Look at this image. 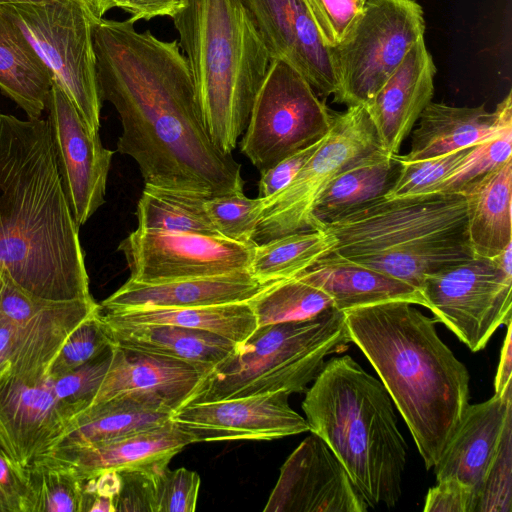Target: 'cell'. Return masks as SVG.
Returning a JSON list of instances; mask_svg holds the SVG:
<instances>
[{
	"label": "cell",
	"mask_w": 512,
	"mask_h": 512,
	"mask_svg": "<svg viewBox=\"0 0 512 512\" xmlns=\"http://www.w3.org/2000/svg\"><path fill=\"white\" fill-rule=\"evenodd\" d=\"M134 24L93 22L99 95L122 126L117 151L134 159L145 184L209 197L243 192L241 165L212 141L178 41Z\"/></svg>",
	"instance_id": "6da1fadb"
},
{
	"label": "cell",
	"mask_w": 512,
	"mask_h": 512,
	"mask_svg": "<svg viewBox=\"0 0 512 512\" xmlns=\"http://www.w3.org/2000/svg\"><path fill=\"white\" fill-rule=\"evenodd\" d=\"M0 267L30 294L93 299L47 121L0 113Z\"/></svg>",
	"instance_id": "7a4b0ae2"
},
{
	"label": "cell",
	"mask_w": 512,
	"mask_h": 512,
	"mask_svg": "<svg viewBox=\"0 0 512 512\" xmlns=\"http://www.w3.org/2000/svg\"><path fill=\"white\" fill-rule=\"evenodd\" d=\"M350 340L373 366L404 419L427 469L433 468L469 404L470 376L407 301L343 311Z\"/></svg>",
	"instance_id": "3957f363"
},
{
	"label": "cell",
	"mask_w": 512,
	"mask_h": 512,
	"mask_svg": "<svg viewBox=\"0 0 512 512\" xmlns=\"http://www.w3.org/2000/svg\"><path fill=\"white\" fill-rule=\"evenodd\" d=\"M302 409L309 432L332 450L368 507L394 506L402 495L407 446L380 379L349 355L332 358L306 390Z\"/></svg>",
	"instance_id": "277c9868"
},
{
	"label": "cell",
	"mask_w": 512,
	"mask_h": 512,
	"mask_svg": "<svg viewBox=\"0 0 512 512\" xmlns=\"http://www.w3.org/2000/svg\"><path fill=\"white\" fill-rule=\"evenodd\" d=\"M319 228L334 237L332 253L419 290L427 275L475 256L459 192L382 196Z\"/></svg>",
	"instance_id": "5b68a950"
},
{
	"label": "cell",
	"mask_w": 512,
	"mask_h": 512,
	"mask_svg": "<svg viewBox=\"0 0 512 512\" xmlns=\"http://www.w3.org/2000/svg\"><path fill=\"white\" fill-rule=\"evenodd\" d=\"M172 19L209 135L232 154L267 74L269 53L245 0H185Z\"/></svg>",
	"instance_id": "8992f818"
},
{
	"label": "cell",
	"mask_w": 512,
	"mask_h": 512,
	"mask_svg": "<svg viewBox=\"0 0 512 512\" xmlns=\"http://www.w3.org/2000/svg\"><path fill=\"white\" fill-rule=\"evenodd\" d=\"M349 342L345 314L334 308L305 320L258 326L202 378L188 403L306 392L325 358Z\"/></svg>",
	"instance_id": "52a82bcc"
},
{
	"label": "cell",
	"mask_w": 512,
	"mask_h": 512,
	"mask_svg": "<svg viewBox=\"0 0 512 512\" xmlns=\"http://www.w3.org/2000/svg\"><path fill=\"white\" fill-rule=\"evenodd\" d=\"M90 134L100 129L93 22L85 0L6 5Z\"/></svg>",
	"instance_id": "ba28073f"
},
{
	"label": "cell",
	"mask_w": 512,
	"mask_h": 512,
	"mask_svg": "<svg viewBox=\"0 0 512 512\" xmlns=\"http://www.w3.org/2000/svg\"><path fill=\"white\" fill-rule=\"evenodd\" d=\"M424 32L415 0H366L346 37L330 48L339 85L333 101L347 107L368 102Z\"/></svg>",
	"instance_id": "9c48e42d"
},
{
	"label": "cell",
	"mask_w": 512,
	"mask_h": 512,
	"mask_svg": "<svg viewBox=\"0 0 512 512\" xmlns=\"http://www.w3.org/2000/svg\"><path fill=\"white\" fill-rule=\"evenodd\" d=\"M378 149L382 147L364 104L333 113L331 127L317 150L285 188L264 199L253 242L259 245L316 229L313 210L332 180Z\"/></svg>",
	"instance_id": "30bf717a"
},
{
	"label": "cell",
	"mask_w": 512,
	"mask_h": 512,
	"mask_svg": "<svg viewBox=\"0 0 512 512\" xmlns=\"http://www.w3.org/2000/svg\"><path fill=\"white\" fill-rule=\"evenodd\" d=\"M332 116L294 66L273 59L254 100L241 152L262 173L324 137Z\"/></svg>",
	"instance_id": "8fae6325"
},
{
	"label": "cell",
	"mask_w": 512,
	"mask_h": 512,
	"mask_svg": "<svg viewBox=\"0 0 512 512\" xmlns=\"http://www.w3.org/2000/svg\"><path fill=\"white\" fill-rule=\"evenodd\" d=\"M511 290L512 275L478 256L427 275L420 287L424 307L472 352L512 322Z\"/></svg>",
	"instance_id": "7c38bea8"
},
{
	"label": "cell",
	"mask_w": 512,
	"mask_h": 512,
	"mask_svg": "<svg viewBox=\"0 0 512 512\" xmlns=\"http://www.w3.org/2000/svg\"><path fill=\"white\" fill-rule=\"evenodd\" d=\"M255 246L218 235L137 227L118 250L130 280L157 283L249 269Z\"/></svg>",
	"instance_id": "4fadbf2b"
},
{
	"label": "cell",
	"mask_w": 512,
	"mask_h": 512,
	"mask_svg": "<svg viewBox=\"0 0 512 512\" xmlns=\"http://www.w3.org/2000/svg\"><path fill=\"white\" fill-rule=\"evenodd\" d=\"M45 111L62 189L80 227L105 202L115 151L103 146L99 133H89L73 103L55 83Z\"/></svg>",
	"instance_id": "5bb4252c"
},
{
	"label": "cell",
	"mask_w": 512,
	"mask_h": 512,
	"mask_svg": "<svg viewBox=\"0 0 512 512\" xmlns=\"http://www.w3.org/2000/svg\"><path fill=\"white\" fill-rule=\"evenodd\" d=\"M284 391L188 403L171 419L196 442L267 441L309 432Z\"/></svg>",
	"instance_id": "9a60e30c"
},
{
	"label": "cell",
	"mask_w": 512,
	"mask_h": 512,
	"mask_svg": "<svg viewBox=\"0 0 512 512\" xmlns=\"http://www.w3.org/2000/svg\"><path fill=\"white\" fill-rule=\"evenodd\" d=\"M75 417L48 376L0 381V454L27 469L55 448Z\"/></svg>",
	"instance_id": "2e32d148"
},
{
	"label": "cell",
	"mask_w": 512,
	"mask_h": 512,
	"mask_svg": "<svg viewBox=\"0 0 512 512\" xmlns=\"http://www.w3.org/2000/svg\"><path fill=\"white\" fill-rule=\"evenodd\" d=\"M368 505L344 466L316 434L290 454L265 512H365Z\"/></svg>",
	"instance_id": "e0dca14e"
},
{
	"label": "cell",
	"mask_w": 512,
	"mask_h": 512,
	"mask_svg": "<svg viewBox=\"0 0 512 512\" xmlns=\"http://www.w3.org/2000/svg\"><path fill=\"white\" fill-rule=\"evenodd\" d=\"M270 59L294 66L323 97L338 92L330 48L306 0H245Z\"/></svg>",
	"instance_id": "ac0fdd59"
},
{
	"label": "cell",
	"mask_w": 512,
	"mask_h": 512,
	"mask_svg": "<svg viewBox=\"0 0 512 512\" xmlns=\"http://www.w3.org/2000/svg\"><path fill=\"white\" fill-rule=\"evenodd\" d=\"M202 378L183 362L114 345L110 367L92 405L130 398L173 414L188 403Z\"/></svg>",
	"instance_id": "d6986e66"
},
{
	"label": "cell",
	"mask_w": 512,
	"mask_h": 512,
	"mask_svg": "<svg viewBox=\"0 0 512 512\" xmlns=\"http://www.w3.org/2000/svg\"><path fill=\"white\" fill-rule=\"evenodd\" d=\"M435 74L432 55L421 37L383 86L364 104L386 153L398 154L402 142L432 101Z\"/></svg>",
	"instance_id": "ffe728a7"
},
{
	"label": "cell",
	"mask_w": 512,
	"mask_h": 512,
	"mask_svg": "<svg viewBox=\"0 0 512 512\" xmlns=\"http://www.w3.org/2000/svg\"><path fill=\"white\" fill-rule=\"evenodd\" d=\"M512 129L511 91L493 112L485 105L457 107L430 102L413 130L411 149L405 155L396 154L401 162H414L450 153L493 139Z\"/></svg>",
	"instance_id": "44dd1931"
},
{
	"label": "cell",
	"mask_w": 512,
	"mask_h": 512,
	"mask_svg": "<svg viewBox=\"0 0 512 512\" xmlns=\"http://www.w3.org/2000/svg\"><path fill=\"white\" fill-rule=\"evenodd\" d=\"M512 416V395L466 407L440 458L433 466L436 480H456L479 490L496 454L505 423ZM478 503V502H477Z\"/></svg>",
	"instance_id": "7402d4cb"
},
{
	"label": "cell",
	"mask_w": 512,
	"mask_h": 512,
	"mask_svg": "<svg viewBox=\"0 0 512 512\" xmlns=\"http://www.w3.org/2000/svg\"><path fill=\"white\" fill-rule=\"evenodd\" d=\"M268 285L270 284L257 280L249 269L157 283H141L128 279L99 306L101 311H118L144 307L179 308L247 302Z\"/></svg>",
	"instance_id": "603a6c76"
},
{
	"label": "cell",
	"mask_w": 512,
	"mask_h": 512,
	"mask_svg": "<svg viewBox=\"0 0 512 512\" xmlns=\"http://www.w3.org/2000/svg\"><path fill=\"white\" fill-rule=\"evenodd\" d=\"M191 443V436L170 419L160 426L106 443L53 449L46 456L69 466L84 481L107 471L168 466Z\"/></svg>",
	"instance_id": "cb8c5ba5"
},
{
	"label": "cell",
	"mask_w": 512,
	"mask_h": 512,
	"mask_svg": "<svg viewBox=\"0 0 512 512\" xmlns=\"http://www.w3.org/2000/svg\"><path fill=\"white\" fill-rule=\"evenodd\" d=\"M101 320L115 346L183 362L203 377L235 348L230 340L203 330L168 324H119L102 317Z\"/></svg>",
	"instance_id": "d4e9b609"
},
{
	"label": "cell",
	"mask_w": 512,
	"mask_h": 512,
	"mask_svg": "<svg viewBox=\"0 0 512 512\" xmlns=\"http://www.w3.org/2000/svg\"><path fill=\"white\" fill-rule=\"evenodd\" d=\"M296 277L327 293L339 311L396 300L424 306L418 288L332 252Z\"/></svg>",
	"instance_id": "484cf974"
},
{
	"label": "cell",
	"mask_w": 512,
	"mask_h": 512,
	"mask_svg": "<svg viewBox=\"0 0 512 512\" xmlns=\"http://www.w3.org/2000/svg\"><path fill=\"white\" fill-rule=\"evenodd\" d=\"M469 240L475 256L493 258L512 243V159L465 186Z\"/></svg>",
	"instance_id": "4316f807"
},
{
	"label": "cell",
	"mask_w": 512,
	"mask_h": 512,
	"mask_svg": "<svg viewBox=\"0 0 512 512\" xmlns=\"http://www.w3.org/2000/svg\"><path fill=\"white\" fill-rule=\"evenodd\" d=\"M53 81L49 70L6 7L0 6V91L27 118H41Z\"/></svg>",
	"instance_id": "83f0119b"
},
{
	"label": "cell",
	"mask_w": 512,
	"mask_h": 512,
	"mask_svg": "<svg viewBox=\"0 0 512 512\" xmlns=\"http://www.w3.org/2000/svg\"><path fill=\"white\" fill-rule=\"evenodd\" d=\"M100 312L102 319L107 322L176 325L214 333L235 345L245 341L258 327L248 302L179 308L144 307Z\"/></svg>",
	"instance_id": "f1b7e54d"
},
{
	"label": "cell",
	"mask_w": 512,
	"mask_h": 512,
	"mask_svg": "<svg viewBox=\"0 0 512 512\" xmlns=\"http://www.w3.org/2000/svg\"><path fill=\"white\" fill-rule=\"evenodd\" d=\"M401 162L383 149L364 156L336 176L315 204V228L347 211L385 196L395 184Z\"/></svg>",
	"instance_id": "f546056e"
},
{
	"label": "cell",
	"mask_w": 512,
	"mask_h": 512,
	"mask_svg": "<svg viewBox=\"0 0 512 512\" xmlns=\"http://www.w3.org/2000/svg\"><path fill=\"white\" fill-rule=\"evenodd\" d=\"M171 416L166 410L130 398L111 399L78 414L54 449L106 443L160 426Z\"/></svg>",
	"instance_id": "4dcf8cb0"
},
{
	"label": "cell",
	"mask_w": 512,
	"mask_h": 512,
	"mask_svg": "<svg viewBox=\"0 0 512 512\" xmlns=\"http://www.w3.org/2000/svg\"><path fill=\"white\" fill-rule=\"evenodd\" d=\"M75 329L20 325L0 319V381H36L46 377L60 348Z\"/></svg>",
	"instance_id": "1f68e13d"
},
{
	"label": "cell",
	"mask_w": 512,
	"mask_h": 512,
	"mask_svg": "<svg viewBox=\"0 0 512 512\" xmlns=\"http://www.w3.org/2000/svg\"><path fill=\"white\" fill-rule=\"evenodd\" d=\"M334 244L322 228L278 237L255 246L249 270L263 284L294 278L329 254Z\"/></svg>",
	"instance_id": "d6a6232c"
},
{
	"label": "cell",
	"mask_w": 512,
	"mask_h": 512,
	"mask_svg": "<svg viewBox=\"0 0 512 512\" xmlns=\"http://www.w3.org/2000/svg\"><path fill=\"white\" fill-rule=\"evenodd\" d=\"M209 196L145 184L137 204L139 228L218 235L206 211Z\"/></svg>",
	"instance_id": "836d02e7"
},
{
	"label": "cell",
	"mask_w": 512,
	"mask_h": 512,
	"mask_svg": "<svg viewBox=\"0 0 512 512\" xmlns=\"http://www.w3.org/2000/svg\"><path fill=\"white\" fill-rule=\"evenodd\" d=\"M98 309L94 299L51 301L34 296L0 267V319L20 325L75 329Z\"/></svg>",
	"instance_id": "e575fe53"
},
{
	"label": "cell",
	"mask_w": 512,
	"mask_h": 512,
	"mask_svg": "<svg viewBox=\"0 0 512 512\" xmlns=\"http://www.w3.org/2000/svg\"><path fill=\"white\" fill-rule=\"evenodd\" d=\"M247 302L258 326L305 320L333 308L327 293L298 277L276 281Z\"/></svg>",
	"instance_id": "d590c367"
},
{
	"label": "cell",
	"mask_w": 512,
	"mask_h": 512,
	"mask_svg": "<svg viewBox=\"0 0 512 512\" xmlns=\"http://www.w3.org/2000/svg\"><path fill=\"white\" fill-rule=\"evenodd\" d=\"M35 496L34 512H82L83 481L49 456L27 468Z\"/></svg>",
	"instance_id": "8d00e7d4"
},
{
	"label": "cell",
	"mask_w": 512,
	"mask_h": 512,
	"mask_svg": "<svg viewBox=\"0 0 512 512\" xmlns=\"http://www.w3.org/2000/svg\"><path fill=\"white\" fill-rule=\"evenodd\" d=\"M205 207L220 236L254 243L252 239L264 207V198H249L244 192L224 194L207 198Z\"/></svg>",
	"instance_id": "74e56055"
},
{
	"label": "cell",
	"mask_w": 512,
	"mask_h": 512,
	"mask_svg": "<svg viewBox=\"0 0 512 512\" xmlns=\"http://www.w3.org/2000/svg\"><path fill=\"white\" fill-rule=\"evenodd\" d=\"M512 129L474 145L433 192L456 193L501 164L512 159Z\"/></svg>",
	"instance_id": "f35d334b"
},
{
	"label": "cell",
	"mask_w": 512,
	"mask_h": 512,
	"mask_svg": "<svg viewBox=\"0 0 512 512\" xmlns=\"http://www.w3.org/2000/svg\"><path fill=\"white\" fill-rule=\"evenodd\" d=\"M113 345L101 320L99 306L68 336L47 376L52 379L60 377L97 358Z\"/></svg>",
	"instance_id": "ab89813d"
},
{
	"label": "cell",
	"mask_w": 512,
	"mask_h": 512,
	"mask_svg": "<svg viewBox=\"0 0 512 512\" xmlns=\"http://www.w3.org/2000/svg\"><path fill=\"white\" fill-rule=\"evenodd\" d=\"M512 511V416L481 484L476 512Z\"/></svg>",
	"instance_id": "60d3db41"
},
{
	"label": "cell",
	"mask_w": 512,
	"mask_h": 512,
	"mask_svg": "<svg viewBox=\"0 0 512 512\" xmlns=\"http://www.w3.org/2000/svg\"><path fill=\"white\" fill-rule=\"evenodd\" d=\"M473 146L414 162H401L399 176L385 197L397 198L433 192Z\"/></svg>",
	"instance_id": "b9f144b4"
},
{
	"label": "cell",
	"mask_w": 512,
	"mask_h": 512,
	"mask_svg": "<svg viewBox=\"0 0 512 512\" xmlns=\"http://www.w3.org/2000/svg\"><path fill=\"white\" fill-rule=\"evenodd\" d=\"M113 351L114 345L90 362L60 377L51 378L54 394L76 416L92 405L110 367Z\"/></svg>",
	"instance_id": "7bdbcfd3"
},
{
	"label": "cell",
	"mask_w": 512,
	"mask_h": 512,
	"mask_svg": "<svg viewBox=\"0 0 512 512\" xmlns=\"http://www.w3.org/2000/svg\"><path fill=\"white\" fill-rule=\"evenodd\" d=\"M200 484L194 471L163 468L155 478L153 512H194Z\"/></svg>",
	"instance_id": "ee69618b"
},
{
	"label": "cell",
	"mask_w": 512,
	"mask_h": 512,
	"mask_svg": "<svg viewBox=\"0 0 512 512\" xmlns=\"http://www.w3.org/2000/svg\"><path fill=\"white\" fill-rule=\"evenodd\" d=\"M324 43L338 45L351 30L363 8L358 0H306Z\"/></svg>",
	"instance_id": "f6af8a7d"
},
{
	"label": "cell",
	"mask_w": 512,
	"mask_h": 512,
	"mask_svg": "<svg viewBox=\"0 0 512 512\" xmlns=\"http://www.w3.org/2000/svg\"><path fill=\"white\" fill-rule=\"evenodd\" d=\"M165 467L168 466L117 471L121 488L115 501V510L153 512L156 474Z\"/></svg>",
	"instance_id": "bcb514c9"
},
{
	"label": "cell",
	"mask_w": 512,
	"mask_h": 512,
	"mask_svg": "<svg viewBox=\"0 0 512 512\" xmlns=\"http://www.w3.org/2000/svg\"><path fill=\"white\" fill-rule=\"evenodd\" d=\"M0 497L6 512H34L35 496L27 469L0 454Z\"/></svg>",
	"instance_id": "7dc6e473"
},
{
	"label": "cell",
	"mask_w": 512,
	"mask_h": 512,
	"mask_svg": "<svg viewBox=\"0 0 512 512\" xmlns=\"http://www.w3.org/2000/svg\"><path fill=\"white\" fill-rule=\"evenodd\" d=\"M477 494L464 484L451 479L438 481L425 498V512H476Z\"/></svg>",
	"instance_id": "c3c4849f"
},
{
	"label": "cell",
	"mask_w": 512,
	"mask_h": 512,
	"mask_svg": "<svg viewBox=\"0 0 512 512\" xmlns=\"http://www.w3.org/2000/svg\"><path fill=\"white\" fill-rule=\"evenodd\" d=\"M324 137L262 172L258 183V197L266 199L285 188L317 150Z\"/></svg>",
	"instance_id": "681fc988"
},
{
	"label": "cell",
	"mask_w": 512,
	"mask_h": 512,
	"mask_svg": "<svg viewBox=\"0 0 512 512\" xmlns=\"http://www.w3.org/2000/svg\"><path fill=\"white\" fill-rule=\"evenodd\" d=\"M185 0H111L110 8H120L130 14L128 18L135 23L138 20H150L155 17H174L183 9Z\"/></svg>",
	"instance_id": "f907efd6"
},
{
	"label": "cell",
	"mask_w": 512,
	"mask_h": 512,
	"mask_svg": "<svg viewBox=\"0 0 512 512\" xmlns=\"http://www.w3.org/2000/svg\"><path fill=\"white\" fill-rule=\"evenodd\" d=\"M506 330V336L503 341L499 364L494 380V395L507 397L512 395V340H511V323Z\"/></svg>",
	"instance_id": "816d5d0a"
},
{
	"label": "cell",
	"mask_w": 512,
	"mask_h": 512,
	"mask_svg": "<svg viewBox=\"0 0 512 512\" xmlns=\"http://www.w3.org/2000/svg\"><path fill=\"white\" fill-rule=\"evenodd\" d=\"M110 3L111 0H88V6L96 19L103 18L111 10Z\"/></svg>",
	"instance_id": "f5cc1de1"
},
{
	"label": "cell",
	"mask_w": 512,
	"mask_h": 512,
	"mask_svg": "<svg viewBox=\"0 0 512 512\" xmlns=\"http://www.w3.org/2000/svg\"><path fill=\"white\" fill-rule=\"evenodd\" d=\"M53 1H60V0H0V6L17 4V3H45V2H53Z\"/></svg>",
	"instance_id": "db71d44e"
},
{
	"label": "cell",
	"mask_w": 512,
	"mask_h": 512,
	"mask_svg": "<svg viewBox=\"0 0 512 512\" xmlns=\"http://www.w3.org/2000/svg\"><path fill=\"white\" fill-rule=\"evenodd\" d=\"M0 512H6V507L0 497Z\"/></svg>",
	"instance_id": "11a10c76"
},
{
	"label": "cell",
	"mask_w": 512,
	"mask_h": 512,
	"mask_svg": "<svg viewBox=\"0 0 512 512\" xmlns=\"http://www.w3.org/2000/svg\"><path fill=\"white\" fill-rule=\"evenodd\" d=\"M358 1H360V2L364 3L366 0H358Z\"/></svg>",
	"instance_id": "9f6ffc18"
},
{
	"label": "cell",
	"mask_w": 512,
	"mask_h": 512,
	"mask_svg": "<svg viewBox=\"0 0 512 512\" xmlns=\"http://www.w3.org/2000/svg\"><path fill=\"white\" fill-rule=\"evenodd\" d=\"M85 1H86V3L88 4V0H85Z\"/></svg>",
	"instance_id": "6f0895ef"
},
{
	"label": "cell",
	"mask_w": 512,
	"mask_h": 512,
	"mask_svg": "<svg viewBox=\"0 0 512 512\" xmlns=\"http://www.w3.org/2000/svg\"><path fill=\"white\" fill-rule=\"evenodd\" d=\"M0 113H1V111H0Z\"/></svg>",
	"instance_id": "680465c9"
}]
</instances>
